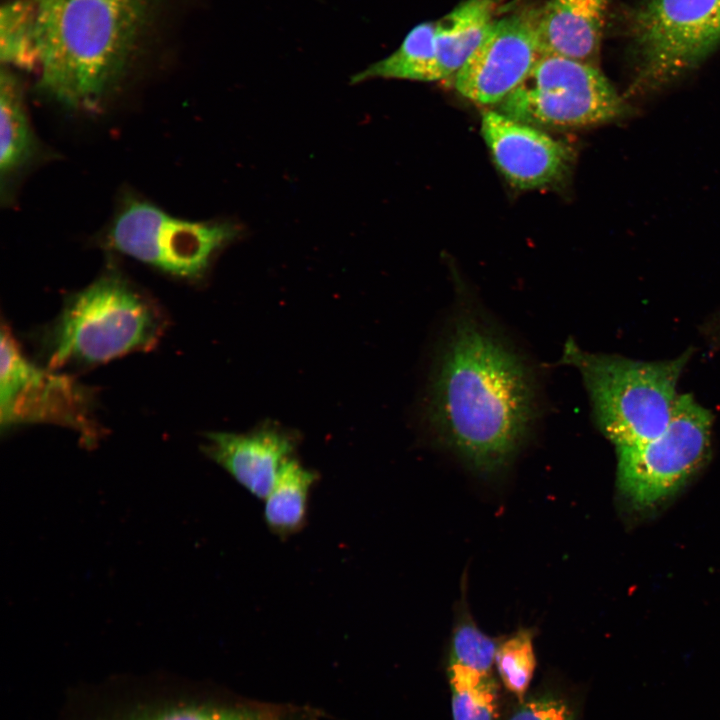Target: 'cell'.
I'll use <instances>...</instances> for the list:
<instances>
[{"label":"cell","instance_id":"13","mask_svg":"<svg viewBox=\"0 0 720 720\" xmlns=\"http://www.w3.org/2000/svg\"><path fill=\"white\" fill-rule=\"evenodd\" d=\"M610 0H548L539 10L541 55H557L598 67Z\"/></svg>","mask_w":720,"mask_h":720},{"label":"cell","instance_id":"5","mask_svg":"<svg viewBox=\"0 0 720 720\" xmlns=\"http://www.w3.org/2000/svg\"><path fill=\"white\" fill-rule=\"evenodd\" d=\"M633 96L662 89L720 46V0H642L631 22Z\"/></svg>","mask_w":720,"mask_h":720},{"label":"cell","instance_id":"9","mask_svg":"<svg viewBox=\"0 0 720 720\" xmlns=\"http://www.w3.org/2000/svg\"><path fill=\"white\" fill-rule=\"evenodd\" d=\"M0 423L2 429L30 422L68 424L94 438L89 394L71 378L40 368L21 352L10 329L1 331Z\"/></svg>","mask_w":720,"mask_h":720},{"label":"cell","instance_id":"10","mask_svg":"<svg viewBox=\"0 0 720 720\" xmlns=\"http://www.w3.org/2000/svg\"><path fill=\"white\" fill-rule=\"evenodd\" d=\"M539 10L526 8L494 20L483 40L454 76L456 90L480 105H499L542 56L537 40Z\"/></svg>","mask_w":720,"mask_h":720},{"label":"cell","instance_id":"16","mask_svg":"<svg viewBox=\"0 0 720 720\" xmlns=\"http://www.w3.org/2000/svg\"><path fill=\"white\" fill-rule=\"evenodd\" d=\"M434 33L435 22L416 25L398 49L353 75L351 82L355 84L374 78L438 81Z\"/></svg>","mask_w":720,"mask_h":720},{"label":"cell","instance_id":"20","mask_svg":"<svg viewBox=\"0 0 720 720\" xmlns=\"http://www.w3.org/2000/svg\"><path fill=\"white\" fill-rule=\"evenodd\" d=\"M533 638L531 629L519 628L499 643L496 652L495 665L500 679L519 702L526 698L536 668Z\"/></svg>","mask_w":720,"mask_h":720},{"label":"cell","instance_id":"4","mask_svg":"<svg viewBox=\"0 0 720 720\" xmlns=\"http://www.w3.org/2000/svg\"><path fill=\"white\" fill-rule=\"evenodd\" d=\"M690 356L686 351L671 360H633L585 351L569 338L561 362L579 371L595 424L619 449L649 441L667 427Z\"/></svg>","mask_w":720,"mask_h":720},{"label":"cell","instance_id":"3","mask_svg":"<svg viewBox=\"0 0 720 720\" xmlns=\"http://www.w3.org/2000/svg\"><path fill=\"white\" fill-rule=\"evenodd\" d=\"M163 329L152 300L110 273L67 299L43 334L42 351L51 370L92 366L151 349Z\"/></svg>","mask_w":720,"mask_h":720},{"label":"cell","instance_id":"8","mask_svg":"<svg viewBox=\"0 0 720 720\" xmlns=\"http://www.w3.org/2000/svg\"><path fill=\"white\" fill-rule=\"evenodd\" d=\"M229 222H195L172 217L148 202L131 200L108 233L117 251L171 275L202 276L216 253L239 234Z\"/></svg>","mask_w":720,"mask_h":720},{"label":"cell","instance_id":"17","mask_svg":"<svg viewBox=\"0 0 720 720\" xmlns=\"http://www.w3.org/2000/svg\"><path fill=\"white\" fill-rule=\"evenodd\" d=\"M2 178L9 177L32 155L34 142L16 79L2 71L0 85Z\"/></svg>","mask_w":720,"mask_h":720},{"label":"cell","instance_id":"7","mask_svg":"<svg viewBox=\"0 0 720 720\" xmlns=\"http://www.w3.org/2000/svg\"><path fill=\"white\" fill-rule=\"evenodd\" d=\"M713 414L679 394L667 427L655 438L616 449L617 485L634 508L655 507L693 475L711 447Z\"/></svg>","mask_w":720,"mask_h":720},{"label":"cell","instance_id":"14","mask_svg":"<svg viewBox=\"0 0 720 720\" xmlns=\"http://www.w3.org/2000/svg\"><path fill=\"white\" fill-rule=\"evenodd\" d=\"M493 0H465L435 22L438 80L455 76L493 23Z\"/></svg>","mask_w":720,"mask_h":720},{"label":"cell","instance_id":"6","mask_svg":"<svg viewBox=\"0 0 720 720\" xmlns=\"http://www.w3.org/2000/svg\"><path fill=\"white\" fill-rule=\"evenodd\" d=\"M498 112L534 127L586 128L635 113L597 66L542 55Z\"/></svg>","mask_w":720,"mask_h":720},{"label":"cell","instance_id":"2","mask_svg":"<svg viewBox=\"0 0 720 720\" xmlns=\"http://www.w3.org/2000/svg\"><path fill=\"white\" fill-rule=\"evenodd\" d=\"M40 88L63 105L95 106L119 76L143 0H35Z\"/></svg>","mask_w":720,"mask_h":720},{"label":"cell","instance_id":"11","mask_svg":"<svg viewBox=\"0 0 720 720\" xmlns=\"http://www.w3.org/2000/svg\"><path fill=\"white\" fill-rule=\"evenodd\" d=\"M481 133L497 167L514 187L552 186L571 169L574 153L569 146L498 111L482 114Z\"/></svg>","mask_w":720,"mask_h":720},{"label":"cell","instance_id":"19","mask_svg":"<svg viewBox=\"0 0 720 720\" xmlns=\"http://www.w3.org/2000/svg\"><path fill=\"white\" fill-rule=\"evenodd\" d=\"M0 56L3 62L22 68L39 65L34 2L15 0L2 6Z\"/></svg>","mask_w":720,"mask_h":720},{"label":"cell","instance_id":"1","mask_svg":"<svg viewBox=\"0 0 720 720\" xmlns=\"http://www.w3.org/2000/svg\"><path fill=\"white\" fill-rule=\"evenodd\" d=\"M535 372L471 296L457 303L438 345L425 417L439 442L474 472L507 467L539 411Z\"/></svg>","mask_w":720,"mask_h":720},{"label":"cell","instance_id":"23","mask_svg":"<svg viewBox=\"0 0 720 720\" xmlns=\"http://www.w3.org/2000/svg\"><path fill=\"white\" fill-rule=\"evenodd\" d=\"M508 720H574L568 702L552 693L525 698Z\"/></svg>","mask_w":720,"mask_h":720},{"label":"cell","instance_id":"15","mask_svg":"<svg viewBox=\"0 0 720 720\" xmlns=\"http://www.w3.org/2000/svg\"><path fill=\"white\" fill-rule=\"evenodd\" d=\"M318 474L291 458L265 497L264 520L280 539L300 532L307 521L309 498Z\"/></svg>","mask_w":720,"mask_h":720},{"label":"cell","instance_id":"22","mask_svg":"<svg viewBox=\"0 0 720 720\" xmlns=\"http://www.w3.org/2000/svg\"><path fill=\"white\" fill-rule=\"evenodd\" d=\"M132 720H271L264 713L242 708L177 706L138 716Z\"/></svg>","mask_w":720,"mask_h":720},{"label":"cell","instance_id":"12","mask_svg":"<svg viewBox=\"0 0 720 720\" xmlns=\"http://www.w3.org/2000/svg\"><path fill=\"white\" fill-rule=\"evenodd\" d=\"M297 439L272 424L247 433L210 432L203 452L243 488L265 499L284 465L295 455Z\"/></svg>","mask_w":720,"mask_h":720},{"label":"cell","instance_id":"18","mask_svg":"<svg viewBox=\"0 0 720 720\" xmlns=\"http://www.w3.org/2000/svg\"><path fill=\"white\" fill-rule=\"evenodd\" d=\"M453 720H497V686L492 674L448 664Z\"/></svg>","mask_w":720,"mask_h":720},{"label":"cell","instance_id":"21","mask_svg":"<svg viewBox=\"0 0 720 720\" xmlns=\"http://www.w3.org/2000/svg\"><path fill=\"white\" fill-rule=\"evenodd\" d=\"M499 643L477 626L466 609H461L452 631L448 664L492 674Z\"/></svg>","mask_w":720,"mask_h":720}]
</instances>
